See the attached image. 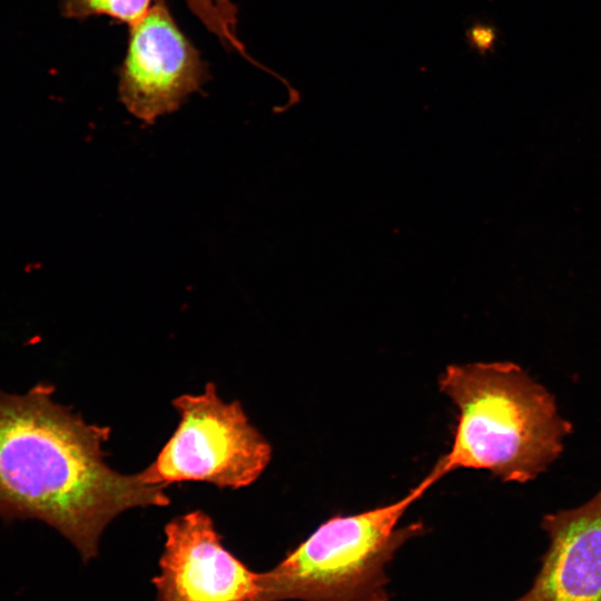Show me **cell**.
Segmentation results:
<instances>
[{
	"label": "cell",
	"mask_w": 601,
	"mask_h": 601,
	"mask_svg": "<svg viewBox=\"0 0 601 601\" xmlns=\"http://www.w3.org/2000/svg\"><path fill=\"white\" fill-rule=\"evenodd\" d=\"M465 40L469 47L484 56L494 49L497 32L492 24L475 21L466 29Z\"/></svg>",
	"instance_id": "30bf717a"
},
{
	"label": "cell",
	"mask_w": 601,
	"mask_h": 601,
	"mask_svg": "<svg viewBox=\"0 0 601 601\" xmlns=\"http://www.w3.org/2000/svg\"><path fill=\"white\" fill-rule=\"evenodd\" d=\"M440 479L432 469L397 501L324 521L276 565L259 572L257 601H387L386 565L424 531L422 523L398 524Z\"/></svg>",
	"instance_id": "3957f363"
},
{
	"label": "cell",
	"mask_w": 601,
	"mask_h": 601,
	"mask_svg": "<svg viewBox=\"0 0 601 601\" xmlns=\"http://www.w3.org/2000/svg\"><path fill=\"white\" fill-rule=\"evenodd\" d=\"M189 10L203 22L223 46L247 59L260 69L268 70L257 63L246 51L238 36V9L231 0H185Z\"/></svg>",
	"instance_id": "ba28073f"
},
{
	"label": "cell",
	"mask_w": 601,
	"mask_h": 601,
	"mask_svg": "<svg viewBox=\"0 0 601 601\" xmlns=\"http://www.w3.org/2000/svg\"><path fill=\"white\" fill-rule=\"evenodd\" d=\"M208 77L206 62L166 2L129 27L118 92L121 104L136 118L151 125L176 111Z\"/></svg>",
	"instance_id": "5b68a950"
},
{
	"label": "cell",
	"mask_w": 601,
	"mask_h": 601,
	"mask_svg": "<svg viewBox=\"0 0 601 601\" xmlns=\"http://www.w3.org/2000/svg\"><path fill=\"white\" fill-rule=\"evenodd\" d=\"M549 546L530 589L512 601H601V490L543 516Z\"/></svg>",
	"instance_id": "52a82bcc"
},
{
	"label": "cell",
	"mask_w": 601,
	"mask_h": 601,
	"mask_svg": "<svg viewBox=\"0 0 601 601\" xmlns=\"http://www.w3.org/2000/svg\"><path fill=\"white\" fill-rule=\"evenodd\" d=\"M173 405L179 423L156 460L139 472L148 484L198 481L240 489L263 474L272 447L238 401L225 402L208 383L203 393L180 395Z\"/></svg>",
	"instance_id": "277c9868"
},
{
	"label": "cell",
	"mask_w": 601,
	"mask_h": 601,
	"mask_svg": "<svg viewBox=\"0 0 601 601\" xmlns=\"http://www.w3.org/2000/svg\"><path fill=\"white\" fill-rule=\"evenodd\" d=\"M440 390L455 405L450 451L434 470H486L504 482L525 483L544 472L572 432L555 398L511 362L449 365Z\"/></svg>",
	"instance_id": "7a4b0ae2"
},
{
	"label": "cell",
	"mask_w": 601,
	"mask_h": 601,
	"mask_svg": "<svg viewBox=\"0 0 601 601\" xmlns=\"http://www.w3.org/2000/svg\"><path fill=\"white\" fill-rule=\"evenodd\" d=\"M165 0H61L60 10L68 19L107 16L129 27Z\"/></svg>",
	"instance_id": "9c48e42d"
},
{
	"label": "cell",
	"mask_w": 601,
	"mask_h": 601,
	"mask_svg": "<svg viewBox=\"0 0 601 601\" xmlns=\"http://www.w3.org/2000/svg\"><path fill=\"white\" fill-rule=\"evenodd\" d=\"M53 393L49 383L24 394L0 391V519L42 521L88 562L116 516L170 497L140 473L112 470L104 452L110 428L87 423Z\"/></svg>",
	"instance_id": "6da1fadb"
},
{
	"label": "cell",
	"mask_w": 601,
	"mask_h": 601,
	"mask_svg": "<svg viewBox=\"0 0 601 601\" xmlns=\"http://www.w3.org/2000/svg\"><path fill=\"white\" fill-rule=\"evenodd\" d=\"M158 573L156 601H257L259 572L223 543L213 519L200 510L171 519Z\"/></svg>",
	"instance_id": "8992f818"
}]
</instances>
